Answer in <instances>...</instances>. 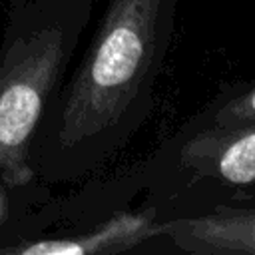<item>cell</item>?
I'll use <instances>...</instances> for the list:
<instances>
[{
  "label": "cell",
  "mask_w": 255,
  "mask_h": 255,
  "mask_svg": "<svg viewBox=\"0 0 255 255\" xmlns=\"http://www.w3.org/2000/svg\"><path fill=\"white\" fill-rule=\"evenodd\" d=\"M175 22L177 0H108L36 129L30 165L38 181H86L131 143L153 112Z\"/></svg>",
  "instance_id": "6da1fadb"
},
{
  "label": "cell",
  "mask_w": 255,
  "mask_h": 255,
  "mask_svg": "<svg viewBox=\"0 0 255 255\" xmlns=\"http://www.w3.org/2000/svg\"><path fill=\"white\" fill-rule=\"evenodd\" d=\"M98 0H6L0 28V183L34 177L30 147Z\"/></svg>",
  "instance_id": "7a4b0ae2"
},
{
  "label": "cell",
  "mask_w": 255,
  "mask_h": 255,
  "mask_svg": "<svg viewBox=\"0 0 255 255\" xmlns=\"http://www.w3.org/2000/svg\"><path fill=\"white\" fill-rule=\"evenodd\" d=\"M133 171L155 223L253 209L255 124L181 126Z\"/></svg>",
  "instance_id": "3957f363"
},
{
  "label": "cell",
  "mask_w": 255,
  "mask_h": 255,
  "mask_svg": "<svg viewBox=\"0 0 255 255\" xmlns=\"http://www.w3.org/2000/svg\"><path fill=\"white\" fill-rule=\"evenodd\" d=\"M255 124V80H245L217 92L183 126H243Z\"/></svg>",
  "instance_id": "277c9868"
},
{
  "label": "cell",
  "mask_w": 255,
  "mask_h": 255,
  "mask_svg": "<svg viewBox=\"0 0 255 255\" xmlns=\"http://www.w3.org/2000/svg\"><path fill=\"white\" fill-rule=\"evenodd\" d=\"M48 197H52L50 185L38 179H32L24 185L0 183V245Z\"/></svg>",
  "instance_id": "5b68a950"
},
{
  "label": "cell",
  "mask_w": 255,
  "mask_h": 255,
  "mask_svg": "<svg viewBox=\"0 0 255 255\" xmlns=\"http://www.w3.org/2000/svg\"><path fill=\"white\" fill-rule=\"evenodd\" d=\"M4 2L6 0H0V18H2V10H4Z\"/></svg>",
  "instance_id": "8992f818"
}]
</instances>
